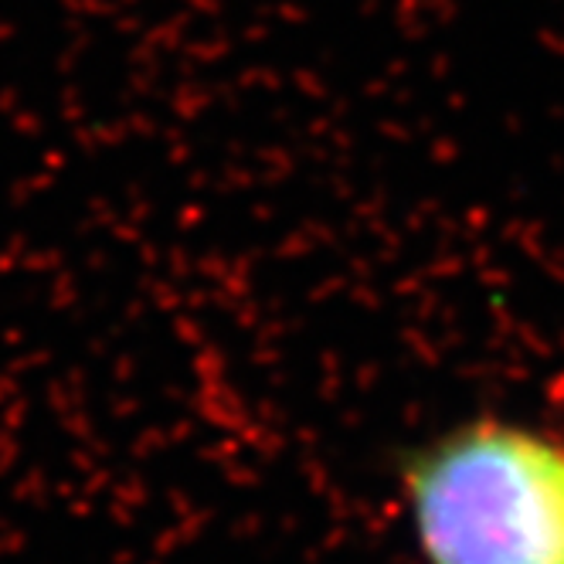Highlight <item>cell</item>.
Here are the masks:
<instances>
[{"mask_svg":"<svg viewBox=\"0 0 564 564\" xmlns=\"http://www.w3.org/2000/svg\"><path fill=\"white\" fill-rule=\"evenodd\" d=\"M419 564H564V435L469 415L398 456Z\"/></svg>","mask_w":564,"mask_h":564,"instance_id":"cell-1","label":"cell"}]
</instances>
